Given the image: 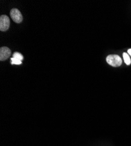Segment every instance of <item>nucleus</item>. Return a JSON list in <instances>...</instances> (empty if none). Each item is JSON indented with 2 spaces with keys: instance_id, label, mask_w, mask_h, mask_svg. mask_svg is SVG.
<instances>
[{
  "instance_id": "1",
  "label": "nucleus",
  "mask_w": 131,
  "mask_h": 146,
  "mask_svg": "<svg viewBox=\"0 0 131 146\" xmlns=\"http://www.w3.org/2000/svg\"><path fill=\"white\" fill-rule=\"evenodd\" d=\"M106 60L107 63L113 67H119L122 64L121 58L116 54H111L107 56Z\"/></svg>"
},
{
  "instance_id": "2",
  "label": "nucleus",
  "mask_w": 131,
  "mask_h": 146,
  "mask_svg": "<svg viewBox=\"0 0 131 146\" xmlns=\"http://www.w3.org/2000/svg\"><path fill=\"white\" fill-rule=\"evenodd\" d=\"M10 15L12 19L17 23H19L22 21V15L21 12L17 8H13L11 10Z\"/></svg>"
},
{
  "instance_id": "3",
  "label": "nucleus",
  "mask_w": 131,
  "mask_h": 146,
  "mask_svg": "<svg viewBox=\"0 0 131 146\" xmlns=\"http://www.w3.org/2000/svg\"><path fill=\"white\" fill-rule=\"evenodd\" d=\"M10 25V21L8 16L5 15H1L0 17V30L6 31L8 29Z\"/></svg>"
},
{
  "instance_id": "4",
  "label": "nucleus",
  "mask_w": 131,
  "mask_h": 146,
  "mask_svg": "<svg viewBox=\"0 0 131 146\" xmlns=\"http://www.w3.org/2000/svg\"><path fill=\"white\" fill-rule=\"evenodd\" d=\"M11 54L9 48L7 47H2L0 48V60H6Z\"/></svg>"
},
{
  "instance_id": "5",
  "label": "nucleus",
  "mask_w": 131,
  "mask_h": 146,
  "mask_svg": "<svg viewBox=\"0 0 131 146\" xmlns=\"http://www.w3.org/2000/svg\"><path fill=\"white\" fill-rule=\"evenodd\" d=\"M123 57L125 61V63H126V65H130L131 63V61H130V58L129 57V56L128 53H123Z\"/></svg>"
},
{
  "instance_id": "6",
  "label": "nucleus",
  "mask_w": 131,
  "mask_h": 146,
  "mask_svg": "<svg viewBox=\"0 0 131 146\" xmlns=\"http://www.w3.org/2000/svg\"><path fill=\"white\" fill-rule=\"evenodd\" d=\"M13 57H14L15 58H17V59H18V60H19L20 61H22L23 60V58H24L23 56L21 53H19L18 52H15L13 54Z\"/></svg>"
},
{
  "instance_id": "7",
  "label": "nucleus",
  "mask_w": 131,
  "mask_h": 146,
  "mask_svg": "<svg viewBox=\"0 0 131 146\" xmlns=\"http://www.w3.org/2000/svg\"><path fill=\"white\" fill-rule=\"evenodd\" d=\"M11 63H12V64H21V61L13 57V58H11Z\"/></svg>"
},
{
  "instance_id": "8",
  "label": "nucleus",
  "mask_w": 131,
  "mask_h": 146,
  "mask_svg": "<svg viewBox=\"0 0 131 146\" xmlns=\"http://www.w3.org/2000/svg\"><path fill=\"white\" fill-rule=\"evenodd\" d=\"M128 53L131 56V48H129V49L128 50Z\"/></svg>"
}]
</instances>
